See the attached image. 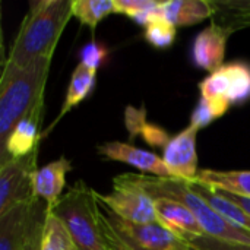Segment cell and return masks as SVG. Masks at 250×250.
Listing matches in <instances>:
<instances>
[{"mask_svg": "<svg viewBox=\"0 0 250 250\" xmlns=\"http://www.w3.org/2000/svg\"><path fill=\"white\" fill-rule=\"evenodd\" d=\"M47 209H48V205L44 201H41V199L35 201L31 227H29V231H28V236H26V240H25L22 250H41L42 227H44Z\"/></svg>", "mask_w": 250, "mask_h": 250, "instance_id": "obj_25", "label": "cell"}, {"mask_svg": "<svg viewBox=\"0 0 250 250\" xmlns=\"http://www.w3.org/2000/svg\"><path fill=\"white\" fill-rule=\"evenodd\" d=\"M97 149L98 154L103 155L104 158L129 164L145 174H151L154 177H163V179L173 177L163 157H158L155 152L145 151L130 144H125L119 141L101 144L97 146Z\"/></svg>", "mask_w": 250, "mask_h": 250, "instance_id": "obj_11", "label": "cell"}, {"mask_svg": "<svg viewBox=\"0 0 250 250\" xmlns=\"http://www.w3.org/2000/svg\"><path fill=\"white\" fill-rule=\"evenodd\" d=\"M202 98L220 100L229 104H242L250 100V64L231 62L209 73L201 83Z\"/></svg>", "mask_w": 250, "mask_h": 250, "instance_id": "obj_6", "label": "cell"}, {"mask_svg": "<svg viewBox=\"0 0 250 250\" xmlns=\"http://www.w3.org/2000/svg\"><path fill=\"white\" fill-rule=\"evenodd\" d=\"M231 107V104L226 103V101H220V100H208V98H202L199 100L198 105L195 107L192 116H190V123L192 126H195L196 129H204L207 127L209 123H212L214 120L223 117L229 108Z\"/></svg>", "mask_w": 250, "mask_h": 250, "instance_id": "obj_23", "label": "cell"}, {"mask_svg": "<svg viewBox=\"0 0 250 250\" xmlns=\"http://www.w3.org/2000/svg\"><path fill=\"white\" fill-rule=\"evenodd\" d=\"M161 1L157 0H114V13H123L136 23H146L151 13L158 9Z\"/></svg>", "mask_w": 250, "mask_h": 250, "instance_id": "obj_24", "label": "cell"}, {"mask_svg": "<svg viewBox=\"0 0 250 250\" xmlns=\"http://www.w3.org/2000/svg\"><path fill=\"white\" fill-rule=\"evenodd\" d=\"M231 26H226L217 22L202 29L196 35L192 45L193 63L198 67L208 70L209 73H214L221 66H224L227 40L231 35Z\"/></svg>", "mask_w": 250, "mask_h": 250, "instance_id": "obj_10", "label": "cell"}, {"mask_svg": "<svg viewBox=\"0 0 250 250\" xmlns=\"http://www.w3.org/2000/svg\"><path fill=\"white\" fill-rule=\"evenodd\" d=\"M199 129L189 125L180 133L170 138L163 149V160L174 179L193 182L198 176L196 136Z\"/></svg>", "mask_w": 250, "mask_h": 250, "instance_id": "obj_9", "label": "cell"}, {"mask_svg": "<svg viewBox=\"0 0 250 250\" xmlns=\"http://www.w3.org/2000/svg\"><path fill=\"white\" fill-rule=\"evenodd\" d=\"M37 152L10 160L0 166V214L32 201V174L37 170Z\"/></svg>", "mask_w": 250, "mask_h": 250, "instance_id": "obj_7", "label": "cell"}, {"mask_svg": "<svg viewBox=\"0 0 250 250\" xmlns=\"http://www.w3.org/2000/svg\"><path fill=\"white\" fill-rule=\"evenodd\" d=\"M97 198L105 209L125 221L136 224L157 223L154 199L133 183L129 174L114 177L113 190L107 195L97 193Z\"/></svg>", "mask_w": 250, "mask_h": 250, "instance_id": "obj_5", "label": "cell"}, {"mask_svg": "<svg viewBox=\"0 0 250 250\" xmlns=\"http://www.w3.org/2000/svg\"><path fill=\"white\" fill-rule=\"evenodd\" d=\"M188 243L199 250H250V245L248 243L229 242V240H221V239H215L209 236L195 237L189 240Z\"/></svg>", "mask_w": 250, "mask_h": 250, "instance_id": "obj_26", "label": "cell"}, {"mask_svg": "<svg viewBox=\"0 0 250 250\" xmlns=\"http://www.w3.org/2000/svg\"><path fill=\"white\" fill-rule=\"evenodd\" d=\"M212 190H214V189H212ZM215 192H217L218 195L227 198V199L231 201L233 204L239 205L242 209H245V211L250 215V198H248V196H240V195H234V193H229V192H223V190H215Z\"/></svg>", "mask_w": 250, "mask_h": 250, "instance_id": "obj_29", "label": "cell"}, {"mask_svg": "<svg viewBox=\"0 0 250 250\" xmlns=\"http://www.w3.org/2000/svg\"><path fill=\"white\" fill-rule=\"evenodd\" d=\"M189 185L198 195H201L229 223H231L233 226L250 233V215L245 209H242L239 205L233 204L231 201H229L227 198L218 195L215 190H212L209 188H205V186L193 183V182H189Z\"/></svg>", "mask_w": 250, "mask_h": 250, "instance_id": "obj_19", "label": "cell"}, {"mask_svg": "<svg viewBox=\"0 0 250 250\" xmlns=\"http://www.w3.org/2000/svg\"><path fill=\"white\" fill-rule=\"evenodd\" d=\"M41 250H78L64 223L50 208L42 227Z\"/></svg>", "mask_w": 250, "mask_h": 250, "instance_id": "obj_20", "label": "cell"}, {"mask_svg": "<svg viewBox=\"0 0 250 250\" xmlns=\"http://www.w3.org/2000/svg\"><path fill=\"white\" fill-rule=\"evenodd\" d=\"M119 234L135 250H190V245L163 227L160 223L136 224L103 209Z\"/></svg>", "mask_w": 250, "mask_h": 250, "instance_id": "obj_8", "label": "cell"}, {"mask_svg": "<svg viewBox=\"0 0 250 250\" xmlns=\"http://www.w3.org/2000/svg\"><path fill=\"white\" fill-rule=\"evenodd\" d=\"M51 57L38 59L25 67L4 60L0 78V149L13 127L44 100Z\"/></svg>", "mask_w": 250, "mask_h": 250, "instance_id": "obj_2", "label": "cell"}, {"mask_svg": "<svg viewBox=\"0 0 250 250\" xmlns=\"http://www.w3.org/2000/svg\"><path fill=\"white\" fill-rule=\"evenodd\" d=\"M161 13L163 16L177 26L195 25L214 13L212 3L207 0H170L161 1Z\"/></svg>", "mask_w": 250, "mask_h": 250, "instance_id": "obj_16", "label": "cell"}, {"mask_svg": "<svg viewBox=\"0 0 250 250\" xmlns=\"http://www.w3.org/2000/svg\"><path fill=\"white\" fill-rule=\"evenodd\" d=\"M72 13L92 31L110 13H114V0H72Z\"/></svg>", "mask_w": 250, "mask_h": 250, "instance_id": "obj_21", "label": "cell"}, {"mask_svg": "<svg viewBox=\"0 0 250 250\" xmlns=\"http://www.w3.org/2000/svg\"><path fill=\"white\" fill-rule=\"evenodd\" d=\"M70 16H73L72 0L31 1L6 62L25 67L38 59L53 57Z\"/></svg>", "mask_w": 250, "mask_h": 250, "instance_id": "obj_1", "label": "cell"}, {"mask_svg": "<svg viewBox=\"0 0 250 250\" xmlns=\"http://www.w3.org/2000/svg\"><path fill=\"white\" fill-rule=\"evenodd\" d=\"M190 250H199V249H196L195 246H192V245H190Z\"/></svg>", "mask_w": 250, "mask_h": 250, "instance_id": "obj_30", "label": "cell"}, {"mask_svg": "<svg viewBox=\"0 0 250 250\" xmlns=\"http://www.w3.org/2000/svg\"><path fill=\"white\" fill-rule=\"evenodd\" d=\"M95 79H97V69L89 67L88 64L79 62V64L75 67L70 81H69V86L66 91V97L62 105L60 113L57 114V117L54 119V122L50 125L48 130L54 127L56 123H59V120L67 114L72 108H75L78 104H81L92 91V88L95 86Z\"/></svg>", "mask_w": 250, "mask_h": 250, "instance_id": "obj_18", "label": "cell"}, {"mask_svg": "<svg viewBox=\"0 0 250 250\" xmlns=\"http://www.w3.org/2000/svg\"><path fill=\"white\" fill-rule=\"evenodd\" d=\"M42 110H44V100H41L32 108V111L13 127L4 146L0 149V166L10 160L22 158L38 149V141L42 136L40 133Z\"/></svg>", "mask_w": 250, "mask_h": 250, "instance_id": "obj_12", "label": "cell"}, {"mask_svg": "<svg viewBox=\"0 0 250 250\" xmlns=\"http://www.w3.org/2000/svg\"><path fill=\"white\" fill-rule=\"evenodd\" d=\"M157 223L170 230L173 234L189 242L195 237L205 236L195 214L183 204L166 198L154 199Z\"/></svg>", "mask_w": 250, "mask_h": 250, "instance_id": "obj_13", "label": "cell"}, {"mask_svg": "<svg viewBox=\"0 0 250 250\" xmlns=\"http://www.w3.org/2000/svg\"><path fill=\"white\" fill-rule=\"evenodd\" d=\"M37 199L19 204L0 214V250H22Z\"/></svg>", "mask_w": 250, "mask_h": 250, "instance_id": "obj_15", "label": "cell"}, {"mask_svg": "<svg viewBox=\"0 0 250 250\" xmlns=\"http://www.w3.org/2000/svg\"><path fill=\"white\" fill-rule=\"evenodd\" d=\"M69 230L78 250H108L101 226L97 192L78 180L54 208H50Z\"/></svg>", "mask_w": 250, "mask_h": 250, "instance_id": "obj_4", "label": "cell"}, {"mask_svg": "<svg viewBox=\"0 0 250 250\" xmlns=\"http://www.w3.org/2000/svg\"><path fill=\"white\" fill-rule=\"evenodd\" d=\"M101 226L108 250H135L119 234V231L114 229V226L111 224V221L108 220V217L103 209H101Z\"/></svg>", "mask_w": 250, "mask_h": 250, "instance_id": "obj_27", "label": "cell"}, {"mask_svg": "<svg viewBox=\"0 0 250 250\" xmlns=\"http://www.w3.org/2000/svg\"><path fill=\"white\" fill-rule=\"evenodd\" d=\"M193 183L250 198V170H199Z\"/></svg>", "mask_w": 250, "mask_h": 250, "instance_id": "obj_17", "label": "cell"}, {"mask_svg": "<svg viewBox=\"0 0 250 250\" xmlns=\"http://www.w3.org/2000/svg\"><path fill=\"white\" fill-rule=\"evenodd\" d=\"M129 177L152 199L166 198L186 205L198 218L205 236L250 245V233L233 226L223 215H220L201 195L190 188L189 182L174 177L163 179L146 174H129Z\"/></svg>", "mask_w": 250, "mask_h": 250, "instance_id": "obj_3", "label": "cell"}, {"mask_svg": "<svg viewBox=\"0 0 250 250\" xmlns=\"http://www.w3.org/2000/svg\"><path fill=\"white\" fill-rule=\"evenodd\" d=\"M105 54H107V51H105V48L103 45L97 44L95 41H91L81 51V62L88 64L89 67L98 69V66L104 60Z\"/></svg>", "mask_w": 250, "mask_h": 250, "instance_id": "obj_28", "label": "cell"}, {"mask_svg": "<svg viewBox=\"0 0 250 250\" xmlns=\"http://www.w3.org/2000/svg\"><path fill=\"white\" fill-rule=\"evenodd\" d=\"M72 170V163L66 157H60L32 174V193L35 199L44 201L48 208H54L66 186V174Z\"/></svg>", "mask_w": 250, "mask_h": 250, "instance_id": "obj_14", "label": "cell"}, {"mask_svg": "<svg viewBox=\"0 0 250 250\" xmlns=\"http://www.w3.org/2000/svg\"><path fill=\"white\" fill-rule=\"evenodd\" d=\"M145 40L155 48H167L176 40V26L163 16L160 7L151 13L145 23Z\"/></svg>", "mask_w": 250, "mask_h": 250, "instance_id": "obj_22", "label": "cell"}]
</instances>
